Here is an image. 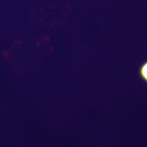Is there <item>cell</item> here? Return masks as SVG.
I'll return each instance as SVG.
<instances>
[{
  "label": "cell",
  "mask_w": 147,
  "mask_h": 147,
  "mask_svg": "<svg viewBox=\"0 0 147 147\" xmlns=\"http://www.w3.org/2000/svg\"><path fill=\"white\" fill-rule=\"evenodd\" d=\"M138 74L141 79L147 84V61L144 62L140 66Z\"/></svg>",
  "instance_id": "obj_1"
}]
</instances>
